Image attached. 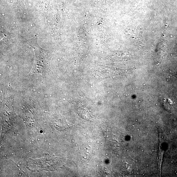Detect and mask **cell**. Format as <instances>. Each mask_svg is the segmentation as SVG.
<instances>
[{
    "instance_id": "1",
    "label": "cell",
    "mask_w": 177,
    "mask_h": 177,
    "mask_svg": "<svg viewBox=\"0 0 177 177\" xmlns=\"http://www.w3.org/2000/svg\"><path fill=\"white\" fill-rule=\"evenodd\" d=\"M146 166H148V164H147L146 165Z\"/></svg>"
}]
</instances>
